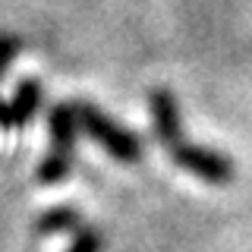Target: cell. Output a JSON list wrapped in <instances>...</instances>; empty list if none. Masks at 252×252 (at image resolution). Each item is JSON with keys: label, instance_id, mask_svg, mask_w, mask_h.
I'll return each mask as SVG.
<instances>
[{"label": "cell", "instance_id": "6da1fadb", "mask_svg": "<svg viewBox=\"0 0 252 252\" xmlns=\"http://www.w3.org/2000/svg\"><path fill=\"white\" fill-rule=\"evenodd\" d=\"M148 110H152L155 136L164 145V152L177 167L192 173L195 180L211 186H227L233 180V161L220 155L218 148L195 145L183 136V117H180V101L173 98L167 89L148 92Z\"/></svg>", "mask_w": 252, "mask_h": 252}, {"label": "cell", "instance_id": "7a4b0ae2", "mask_svg": "<svg viewBox=\"0 0 252 252\" xmlns=\"http://www.w3.org/2000/svg\"><path fill=\"white\" fill-rule=\"evenodd\" d=\"M47 129H51V148H47L41 167H38V183L44 186H57L69 177L76 164V136H79V120H76V107L57 104L47 117Z\"/></svg>", "mask_w": 252, "mask_h": 252}, {"label": "cell", "instance_id": "3957f363", "mask_svg": "<svg viewBox=\"0 0 252 252\" xmlns=\"http://www.w3.org/2000/svg\"><path fill=\"white\" fill-rule=\"evenodd\" d=\"M76 107V120L79 129L89 132L104 152L120 164H136L142 161V142L136 132H129L126 126H120L117 120H110L104 110H98L92 101H73Z\"/></svg>", "mask_w": 252, "mask_h": 252}, {"label": "cell", "instance_id": "277c9868", "mask_svg": "<svg viewBox=\"0 0 252 252\" xmlns=\"http://www.w3.org/2000/svg\"><path fill=\"white\" fill-rule=\"evenodd\" d=\"M38 104H41V85L35 79L19 82L10 101H0V129H19L35 117Z\"/></svg>", "mask_w": 252, "mask_h": 252}, {"label": "cell", "instance_id": "5b68a950", "mask_svg": "<svg viewBox=\"0 0 252 252\" xmlns=\"http://www.w3.org/2000/svg\"><path fill=\"white\" fill-rule=\"evenodd\" d=\"M82 224L85 220L76 208L57 205V208H47L44 215L35 220V233H41V236H47V233H76Z\"/></svg>", "mask_w": 252, "mask_h": 252}, {"label": "cell", "instance_id": "8992f818", "mask_svg": "<svg viewBox=\"0 0 252 252\" xmlns=\"http://www.w3.org/2000/svg\"><path fill=\"white\" fill-rule=\"evenodd\" d=\"M101 249H104V233L94 224H82L73 233V243H69L66 252H101Z\"/></svg>", "mask_w": 252, "mask_h": 252}, {"label": "cell", "instance_id": "52a82bcc", "mask_svg": "<svg viewBox=\"0 0 252 252\" xmlns=\"http://www.w3.org/2000/svg\"><path fill=\"white\" fill-rule=\"evenodd\" d=\"M19 47H22V41L16 35H0V79H3V73L10 69V63L16 60Z\"/></svg>", "mask_w": 252, "mask_h": 252}]
</instances>
